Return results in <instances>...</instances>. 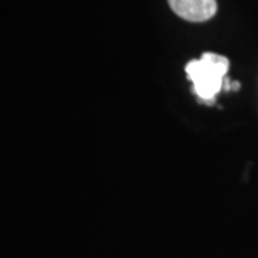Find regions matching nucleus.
Returning <instances> with one entry per match:
<instances>
[{
    "label": "nucleus",
    "instance_id": "1",
    "mask_svg": "<svg viewBox=\"0 0 258 258\" xmlns=\"http://www.w3.org/2000/svg\"><path fill=\"white\" fill-rule=\"evenodd\" d=\"M230 62L225 56L207 52L201 59L191 60L185 71L194 83V91L200 99L211 103L215 95L221 91L224 76L228 72Z\"/></svg>",
    "mask_w": 258,
    "mask_h": 258
},
{
    "label": "nucleus",
    "instance_id": "2",
    "mask_svg": "<svg viewBox=\"0 0 258 258\" xmlns=\"http://www.w3.org/2000/svg\"><path fill=\"white\" fill-rule=\"evenodd\" d=\"M171 9L188 22H207L217 13V0H168Z\"/></svg>",
    "mask_w": 258,
    "mask_h": 258
}]
</instances>
